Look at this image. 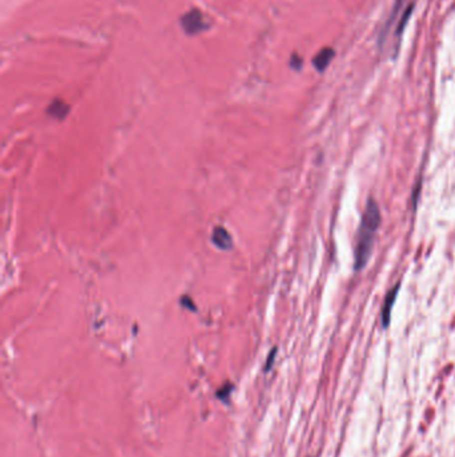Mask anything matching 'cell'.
Segmentation results:
<instances>
[{"label": "cell", "mask_w": 455, "mask_h": 457, "mask_svg": "<svg viewBox=\"0 0 455 457\" xmlns=\"http://www.w3.org/2000/svg\"><path fill=\"white\" fill-rule=\"evenodd\" d=\"M180 26L187 35H196L206 28L203 15L198 10H191L183 15V18L180 19Z\"/></svg>", "instance_id": "obj_2"}, {"label": "cell", "mask_w": 455, "mask_h": 457, "mask_svg": "<svg viewBox=\"0 0 455 457\" xmlns=\"http://www.w3.org/2000/svg\"><path fill=\"white\" fill-rule=\"evenodd\" d=\"M398 290H399V284H397V285H395L394 288L389 292V294H387V297H386V301H385V305H383L382 324L385 328L389 326V324H390L391 310H393V306H394L395 298H397V296H398Z\"/></svg>", "instance_id": "obj_4"}, {"label": "cell", "mask_w": 455, "mask_h": 457, "mask_svg": "<svg viewBox=\"0 0 455 457\" xmlns=\"http://www.w3.org/2000/svg\"><path fill=\"white\" fill-rule=\"evenodd\" d=\"M291 66H293L294 68L299 70L302 67V59L298 55H293L291 58Z\"/></svg>", "instance_id": "obj_10"}, {"label": "cell", "mask_w": 455, "mask_h": 457, "mask_svg": "<svg viewBox=\"0 0 455 457\" xmlns=\"http://www.w3.org/2000/svg\"><path fill=\"white\" fill-rule=\"evenodd\" d=\"M381 224V210L374 200L367 202L366 212L362 216L361 226L358 230L357 249H355V265L354 269L362 270L366 266L371 256V250L374 245L375 234Z\"/></svg>", "instance_id": "obj_1"}, {"label": "cell", "mask_w": 455, "mask_h": 457, "mask_svg": "<svg viewBox=\"0 0 455 457\" xmlns=\"http://www.w3.org/2000/svg\"><path fill=\"white\" fill-rule=\"evenodd\" d=\"M180 302H182V305H183V306H187L190 310H192V309L196 310V308L194 306V301H192L191 298L188 297V296H184V297L180 300Z\"/></svg>", "instance_id": "obj_9"}, {"label": "cell", "mask_w": 455, "mask_h": 457, "mask_svg": "<svg viewBox=\"0 0 455 457\" xmlns=\"http://www.w3.org/2000/svg\"><path fill=\"white\" fill-rule=\"evenodd\" d=\"M413 11H414V4H410L406 10H405V12H403L402 18H401V22H399L398 27H397V36L402 35L403 30H405L406 24L409 23V19H410Z\"/></svg>", "instance_id": "obj_8"}, {"label": "cell", "mask_w": 455, "mask_h": 457, "mask_svg": "<svg viewBox=\"0 0 455 457\" xmlns=\"http://www.w3.org/2000/svg\"><path fill=\"white\" fill-rule=\"evenodd\" d=\"M334 56H335V51H334L333 48L327 47V48L321 50V51L318 52L317 56L313 59L314 67H315L319 72H323V71L329 67L330 62L333 60Z\"/></svg>", "instance_id": "obj_5"}, {"label": "cell", "mask_w": 455, "mask_h": 457, "mask_svg": "<svg viewBox=\"0 0 455 457\" xmlns=\"http://www.w3.org/2000/svg\"><path fill=\"white\" fill-rule=\"evenodd\" d=\"M403 2H405V0H395V4H394V7H393V14H391V16L389 18V20H387V23H386V27H385V30H383L382 36H381V43H383V40H385V36H386L387 31H389V27L393 24V22H394L395 16H397V14L399 12V10H401V7H402Z\"/></svg>", "instance_id": "obj_7"}, {"label": "cell", "mask_w": 455, "mask_h": 457, "mask_svg": "<svg viewBox=\"0 0 455 457\" xmlns=\"http://www.w3.org/2000/svg\"><path fill=\"white\" fill-rule=\"evenodd\" d=\"M68 111V104L65 102H63V100H60V99H56V100H53V102L48 106V108H47V114L56 119H63L67 116Z\"/></svg>", "instance_id": "obj_6"}, {"label": "cell", "mask_w": 455, "mask_h": 457, "mask_svg": "<svg viewBox=\"0 0 455 457\" xmlns=\"http://www.w3.org/2000/svg\"><path fill=\"white\" fill-rule=\"evenodd\" d=\"M212 242L216 248L222 250H230L232 248V238L231 234L228 233L227 228H222V226H216L212 232Z\"/></svg>", "instance_id": "obj_3"}]
</instances>
